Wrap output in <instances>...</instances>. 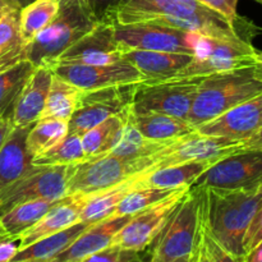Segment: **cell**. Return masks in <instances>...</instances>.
Returning <instances> with one entry per match:
<instances>
[{
    "label": "cell",
    "mask_w": 262,
    "mask_h": 262,
    "mask_svg": "<svg viewBox=\"0 0 262 262\" xmlns=\"http://www.w3.org/2000/svg\"><path fill=\"white\" fill-rule=\"evenodd\" d=\"M137 83L82 91L78 106L68 122V133L82 136L107 118L123 114L130 107Z\"/></svg>",
    "instance_id": "7c38bea8"
},
{
    "label": "cell",
    "mask_w": 262,
    "mask_h": 262,
    "mask_svg": "<svg viewBox=\"0 0 262 262\" xmlns=\"http://www.w3.org/2000/svg\"><path fill=\"white\" fill-rule=\"evenodd\" d=\"M256 77L262 82V51H257V59H256V64L253 67Z\"/></svg>",
    "instance_id": "7dc6e473"
},
{
    "label": "cell",
    "mask_w": 262,
    "mask_h": 262,
    "mask_svg": "<svg viewBox=\"0 0 262 262\" xmlns=\"http://www.w3.org/2000/svg\"><path fill=\"white\" fill-rule=\"evenodd\" d=\"M96 25L79 0H60L56 17L27 43V60L35 67L50 68L67 49Z\"/></svg>",
    "instance_id": "277c9868"
},
{
    "label": "cell",
    "mask_w": 262,
    "mask_h": 262,
    "mask_svg": "<svg viewBox=\"0 0 262 262\" xmlns=\"http://www.w3.org/2000/svg\"><path fill=\"white\" fill-rule=\"evenodd\" d=\"M60 0H33L19 10V31L26 43H30L54 18Z\"/></svg>",
    "instance_id": "4dcf8cb0"
},
{
    "label": "cell",
    "mask_w": 262,
    "mask_h": 262,
    "mask_svg": "<svg viewBox=\"0 0 262 262\" xmlns=\"http://www.w3.org/2000/svg\"><path fill=\"white\" fill-rule=\"evenodd\" d=\"M201 78H173L141 81L136 84L130 109L140 113H161L188 120Z\"/></svg>",
    "instance_id": "ba28073f"
},
{
    "label": "cell",
    "mask_w": 262,
    "mask_h": 262,
    "mask_svg": "<svg viewBox=\"0 0 262 262\" xmlns=\"http://www.w3.org/2000/svg\"><path fill=\"white\" fill-rule=\"evenodd\" d=\"M257 49L242 38H220L200 35L193 59L176 77L201 78L215 73L252 68L257 59Z\"/></svg>",
    "instance_id": "5b68a950"
},
{
    "label": "cell",
    "mask_w": 262,
    "mask_h": 262,
    "mask_svg": "<svg viewBox=\"0 0 262 262\" xmlns=\"http://www.w3.org/2000/svg\"><path fill=\"white\" fill-rule=\"evenodd\" d=\"M32 125L13 127L0 148V192L33 168V156L27 150V135Z\"/></svg>",
    "instance_id": "7402d4cb"
},
{
    "label": "cell",
    "mask_w": 262,
    "mask_h": 262,
    "mask_svg": "<svg viewBox=\"0 0 262 262\" xmlns=\"http://www.w3.org/2000/svg\"><path fill=\"white\" fill-rule=\"evenodd\" d=\"M86 160L82 137L79 135L68 133L55 146L49 148L43 154L32 159L33 165L54 166V165H73Z\"/></svg>",
    "instance_id": "e575fe53"
},
{
    "label": "cell",
    "mask_w": 262,
    "mask_h": 262,
    "mask_svg": "<svg viewBox=\"0 0 262 262\" xmlns=\"http://www.w3.org/2000/svg\"><path fill=\"white\" fill-rule=\"evenodd\" d=\"M13 127H14V125H13L10 115L0 118V148H2V146L4 145L5 140L8 138L9 133L12 132Z\"/></svg>",
    "instance_id": "f6af8a7d"
},
{
    "label": "cell",
    "mask_w": 262,
    "mask_h": 262,
    "mask_svg": "<svg viewBox=\"0 0 262 262\" xmlns=\"http://www.w3.org/2000/svg\"><path fill=\"white\" fill-rule=\"evenodd\" d=\"M18 262H40V261H18Z\"/></svg>",
    "instance_id": "db71d44e"
},
{
    "label": "cell",
    "mask_w": 262,
    "mask_h": 262,
    "mask_svg": "<svg viewBox=\"0 0 262 262\" xmlns=\"http://www.w3.org/2000/svg\"><path fill=\"white\" fill-rule=\"evenodd\" d=\"M178 188H135L119 202L114 215H135L163 201Z\"/></svg>",
    "instance_id": "d590c367"
},
{
    "label": "cell",
    "mask_w": 262,
    "mask_h": 262,
    "mask_svg": "<svg viewBox=\"0 0 262 262\" xmlns=\"http://www.w3.org/2000/svg\"><path fill=\"white\" fill-rule=\"evenodd\" d=\"M243 262H262V241L245 256Z\"/></svg>",
    "instance_id": "bcb514c9"
},
{
    "label": "cell",
    "mask_w": 262,
    "mask_h": 262,
    "mask_svg": "<svg viewBox=\"0 0 262 262\" xmlns=\"http://www.w3.org/2000/svg\"><path fill=\"white\" fill-rule=\"evenodd\" d=\"M143 171L141 158L123 159L113 154L94 156L71 168L68 194L94 196Z\"/></svg>",
    "instance_id": "9c48e42d"
},
{
    "label": "cell",
    "mask_w": 262,
    "mask_h": 262,
    "mask_svg": "<svg viewBox=\"0 0 262 262\" xmlns=\"http://www.w3.org/2000/svg\"><path fill=\"white\" fill-rule=\"evenodd\" d=\"M137 22L165 25L211 37L242 38L250 42L262 31L250 19L229 22L197 0H123L115 23Z\"/></svg>",
    "instance_id": "6da1fadb"
},
{
    "label": "cell",
    "mask_w": 262,
    "mask_h": 262,
    "mask_svg": "<svg viewBox=\"0 0 262 262\" xmlns=\"http://www.w3.org/2000/svg\"><path fill=\"white\" fill-rule=\"evenodd\" d=\"M199 225V192L191 186L152 242L154 262H166L191 255L196 246Z\"/></svg>",
    "instance_id": "52a82bcc"
},
{
    "label": "cell",
    "mask_w": 262,
    "mask_h": 262,
    "mask_svg": "<svg viewBox=\"0 0 262 262\" xmlns=\"http://www.w3.org/2000/svg\"><path fill=\"white\" fill-rule=\"evenodd\" d=\"M0 233H3V232H2V230H0Z\"/></svg>",
    "instance_id": "9f6ffc18"
},
{
    "label": "cell",
    "mask_w": 262,
    "mask_h": 262,
    "mask_svg": "<svg viewBox=\"0 0 262 262\" xmlns=\"http://www.w3.org/2000/svg\"><path fill=\"white\" fill-rule=\"evenodd\" d=\"M68 135V122L53 118H41L27 135V150L35 156L43 154Z\"/></svg>",
    "instance_id": "d6a6232c"
},
{
    "label": "cell",
    "mask_w": 262,
    "mask_h": 262,
    "mask_svg": "<svg viewBox=\"0 0 262 262\" xmlns=\"http://www.w3.org/2000/svg\"><path fill=\"white\" fill-rule=\"evenodd\" d=\"M53 71L49 67H35L12 107L10 118L14 127L32 125L41 118L50 89Z\"/></svg>",
    "instance_id": "ac0fdd59"
},
{
    "label": "cell",
    "mask_w": 262,
    "mask_h": 262,
    "mask_svg": "<svg viewBox=\"0 0 262 262\" xmlns=\"http://www.w3.org/2000/svg\"><path fill=\"white\" fill-rule=\"evenodd\" d=\"M193 56L187 54L165 51L124 49L123 60L132 64L143 76L145 81L168 79L176 77L192 61Z\"/></svg>",
    "instance_id": "44dd1931"
},
{
    "label": "cell",
    "mask_w": 262,
    "mask_h": 262,
    "mask_svg": "<svg viewBox=\"0 0 262 262\" xmlns=\"http://www.w3.org/2000/svg\"><path fill=\"white\" fill-rule=\"evenodd\" d=\"M262 128V94L247 100L194 129L205 136L245 141Z\"/></svg>",
    "instance_id": "e0dca14e"
},
{
    "label": "cell",
    "mask_w": 262,
    "mask_h": 262,
    "mask_svg": "<svg viewBox=\"0 0 262 262\" xmlns=\"http://www.w3.org/2000/svg\"><path fill=\"white\" fill-rule=\"evenodd\" d=\"M242 141L229 140L215 136H205L196 129L168 141L154 154L142 156L145 170L141 176L165 166L193 161H219L220 159L238 152Z\"/></svg>",
    "instance_id": "8992f818"
},
{
    "label": "cell",
    "mask_w": 262,
    "mask_h": 262,
    "mask_svg": "<svg viewBox=\"0 0 262 262\" xmlns=\"http://www.w3.org/2000/svg\"><path fill=\"white\" fill-rule=\"evenodd\" d=\"M33 71L35 66L26 59L7 71L0 72V118L10 115L20 90Z\"/></svg>",
    "instance_id": "836d02e7"
},
{
    "label": "cell",
    "mask_w": 262,
    "mask_h": 262,
    "mask_svg": "<svg viewBox=\"0 0 262 262\" xmlns=\"http://www.w3.org/2000/svg\"><path fill=\"white\" fill-rule=\"evenodd\" d=\"M96 23H115V15L123 0H79Z\"/></svg>",
    "instance_id": "8d00e7d4"
},
{
    "label": "cell",
    "mask_w": 262,
    "mask_h": 262,
    "mask_svg": "<svg viewBox=\"0 0 262 262\" xmlns=\"http://www.w3.org/2000/svg\"><path fill=\"white\" fill-rule=\"evenodd\" d=\"M197 2L206 7L207 9L223 15L225 19L232 23H241L246 19V18L238 15L237 13L239 0H197Z\"/></svg>",
    "instance_id": "ab89813d"
},
{
    "label": "cell",
    "mask_w": 262,
    "mask_h": 262,
    "mask_svg": "<svg viewBox=\"0 0 262 262\" xmlns=\"http://www.w3.org/2000/svg\"><path fill=\"white\" fill-rule=\"evenodd\" d=\"M130 262H154V260H152V257H150L147 261H145V260H142V258L140 257V255H137Z\"/></svg>",
    "instance_id": "816d5d0a"
},
{
    "label": "cell",
    "mask_w": 262,
    "mask_h": 262,
    "mask_svg": "<svg viewBox=\"0 0 262 262\" xmlns=\"http://www.w3.org/2000/svg\"><path fill=\"white\" fill-rule=\"evenodd\" d=\"M137 176L127 179L123 183L118 184V186L113 187L107 191L90 196L89 201L86 202L81 215H79V222L91 225L113 216L115 214V210H117L119 202L132 189H135Z\"/></svg>",
    "instance_id": "f1b7e54d"
},
{
    "label": "cell",
    "mask_w": 262,
    "mask_h": 262,
    "mask_svg": "<svg viewBox=\"0 0 262 262\" xmlns=\"http://www.w3.org/2000/svg\"><path fill=\"white\" fill-rule=\"evenodd\" d=\"M191 262H210L209 256H207L206 247H205L204 238H202L201 227L199 225V234H197L196 246L191 253Z\"/></svg>",
    "instance_id": "7bdbcfd3"
},
{
    "label": "cell",
    "mask_w": 262,
    "mask_h": 262,
    "mask_svg": "<svg viewBox=\"0 0 262 262\" xmlns=\"http://www.w3.org/2000/svg\"><path fill=\"white\" fill-rule=\"evenodd\" d=\"M114 35L123 49L194 55L200 33L156 23H114Z\"/></svg>",
    "instance_id": "30bf717a"
},
{
    "label": "cell",
    "mask_w": 262,
    "mask_h": 262,
    "mask_svg": "<svg viewBox=\"0 0 262 262\" xmlns=\"http://www.w3.org/2000/svg\"><path fill=\"white\" fill-rule=\"evenodd\" d=\"M214 163L215 161H193V163L165 166L143 176L138 174L135 188L152 187V188L174 189L189 187Z\"/></svg>",
    "instance_id": "603a6c76"
},
{
    "label": "cell",
    "mask_w": 262,
    "mask_h": 262,
    "mask_svg": "<svg viewBox=\"0 0 262 262\" xmlns=\"http://www.w3.org/2000/svg\"><path fill=\"white\" fill-rule=\"evenodd\" d=\"M132 118L136 128L143 137L158 142L181 137L194 129L187 120L161 113L148 112L135 114L132 112Z\"/></svg>",
    "instance_id": "484cf974"
},
{
    "label": "cell",
    "mask_w": 262,
    "mask_h": 262,
    "mask_svg": "<svg viewBox=\"0 0 262 262\" xmlns=\"http://www.w3.org/2000/svg\"><path fill=\"white\" fill-rule=\"evenodd\" d=\"M87 201L89 196L83 194H68L59 200L33 227L19 235V250L78 223Z\"/></svg>",
    "instance_id": "ffe728a7"
},
{
    "label": "cell",
    "mask_w": 262,
    "mask_h": 262,
    "mask_svg": "<svg viewBox=\"0 0 262 262\" xmlns=\"http://www.w3.org/2000/svg\"><path fill=\"white\" fill-rule=\"evenodd\" d=\"M262 241V206L256 211L253 217L248 224L247 230L243 237V251L245 256L255 248Z\"/></svg>",
    "instance_id": "60d3db41"
},
{
    "label": "cell",
    "mask_w": 262,
    "mask_h": 262,
    "mask_svg": "<svg viewBox=\"0 0 262 262\" xmlns=\"http://www.w3.org/2000/svg\"><path fill=\"white\" fill-rule=\"evenodd\" d=\"M81 95V89L69 83L61 77L53 74V79H51L50 89H49L45 107H43L41 118H53V119L69 122V119L78 106Z\"/></svg>",
    "instance_id": "f546056e"
},
{
    "label": "cell",
    "mask_w": 262,
    "mask_h": 262,
    "mask_svg": "<svg viewBox=\"0 0 262 262\" xmlns=\"http://www.w3.org/2000/svg\"><path fill=\"white\" fill-rule=\"evenodd\" d=\"M261 94L253 67L201 77L187 122L196 128Z\"/></svg>",
    "instance_id": "3957f363"
},
{
    "label": "cell",
    "mask_w": 262,
    "mask_h": 262,
    "mask_svg": "<svg viewBox=\"0 0 262 262\" xmlns=\"http://www.w3.org/2000/svg\"><path fill=\"white\" fill-rule=\"evenodd\" d=\"M137 255L140 253L112 245L77 262H130Z\"/></svg>",
    "instance_id": "f35d334b"
},
{
    "label": "cell",
    "mask_w": 262,
    "mask_h": 262,
    "mask_svg": "<svg viewBox=\"0 0 262 262\" xmlns=\"http://www.w3.org/2000/svg\"><path fill=\"white\" fill-rule=\"evenodd\" d=\"M10 7H13V5H10L9 3L5 2V0H0V19H2L3 15L5 14V12H7Z\"/></svg>",
    "instance_id": "681fc988"
},
{
    "label": "cell",
    "mask_w": 262,
    "mask_h": 262,
    "mask_svg": "<svg viewBox=\"0 0 262 262\" xmlns=\"http://www.w3.org/2000/svg\"><path fill=\"white\" fill-rule=\"evenodd\" d=\"M124 49L114 35V25L97 23L89 33L67 49L56 63L107 66L123 60Z\"/></svg>",
    "instance_id": "2e32d148"
},
{
    "label": "cell",
    "mask_w": 262,
    "mask_h": 262,
    "mask_svg": "<svg viewBox=\"0 0 262 262\" xmlns=\"http://www.w3.org/2000/svg\"><path fill=\"white\" fill-rule=\"evenodd\" d=\"M59 200H32L20 202L0 215V230L9 237L20 234L36 224Z\"/></svg>",
    "instance_id": "4316f807"
},
{
    "label": "cell",
    "mask_w": 262,
    "mask_h": 262,
    "mask_svg": "<svg viewBox=\"0 0 262 262\" xmlns=\"http://www.w3.org/2000/svg\"><path fill=\"white\" fill-rule=\"evenodd\" d=\"M238 151H262V128L247 140L242 141Z\"/></svg>",
    "instance_id": "ee69618b"
},
{
    "label": "cell",
    "mask_w": 262,
    "mask_h": 262,
    "mask_svg": "<svg viewBox=\"0 0 262 262\" xmlns=\"http://www.w3.org/2000/svg\"><path fill=\"white\" fill-rule=\"evenodd\" d=\"M256 2H258V3H261V4H262V0H256Z\"/></svg>",
    "instance_id": "11a10c76"
},
{
    "label": "cell",
    "mask_w": 262,
    "mask_h": 262,
    "mask_svg": "<svg viewBox=\"0 0 262 262\" xmlns=\"http://www.w3.org/2000/svg\"><path fill=\"white\" fill-rule=\"evenodd\" d=\"M19 10L10 7L0 19V72L27 59V43L19 31Z\"/></svg>",
    "instance_id": "d4e9b609"
},
{
    "label": "cell",
    "mask_w": 262,
    "mask_h": 262,
    "mask_svg": "<svg viewBox=\"0 0 262 262\" xmlns=\"http://www.w3.org/2000/svg\"><path fill=\"white\" fill-rule=\"evenodd\" d=\"M257 189H258V191H261V192H262V183L260 184V187H258V188H257Z\"/></svg>",
    "instance_id": "f5cc1de1"
},
{
    "label": "cell",
    "mask_w": 262,
    "mask_h": 262,
    "mask_svg": "<svg viewBox=\"0 0 262 262\" xmlns=\"http://www.w3.org/2000/svg\"><path fill=\"white\" fill-rule=\"evenodd\" d=\"M72 165L37 166L0 192V215L20 202L61 200L68 196Z\"/></svg>",
    "instance_id": "8fae6325"
},
{
    "label": "cell",
    "mask_w": 262,
    "mask_h": 262,
    "mask_svg": "<svg viewBox=\"0 0 262 262\" xmlns=\"http://www.w3.org/2000/svg\"><path fill=\"white\" fill-rule=\"evenodd\" d=\"M194 188L199 192L205 224L210 234L228 252L243 261V237L251 219L262 206V192L212 187Z\"/></svg>",
    "instance_id": "7a4b0ae2"
},
{
    "label": "cell",
    "mask_w": 262,
    "mask_h": 262,
    "mask_svg": "<svg viewBox=\"0 0 262 262\" xmlns=\"http://www.w3.org/2000/svg\"><path fill=\"white\" fill-rule=\"evenodd\" d=\"M54 74L74 84L82 91L123 86L145 81L142 74L125 60L107 66H87L76 63H55L50 67Z\"/></svg>",
    "instance_id": "9a60e30c"
},
{
    "label": "cell",
    "mask_w": 262,
    "mask_h": 262,
    "mask_svg": "<svg viewBox=\"0 0 262 262\" xmlns=\"http://www.w3.org/2000/svg\"><path fill=\"white\" fill-rule=\"evenodd\" d=\"M261 183L262 151H238L212 164L192 186L222 189H257Z\"/></svg>",
    "instance_id": "4fadbf2b"
},
{
    "label": "cell",
    "mask_w": 262,
    "mask_h": 262,
    "mask_svg": "<svg viewBox=\"0 0 262 262\" xmlns=\"http://www.w3.org/2000/svg\"><path fill=\"white\" fill-rule=\"evenodd\" d=\"M189 187H181L163 201L132 215L124 227L115 234L112 245L137 253L145 251L156 239Z\"/></svg>",
    "instance_id": "5bb4252c"
},
{
    "label": "cell",
    "mask_w": 262,
    "mask_h": 262,
    "mask_svg": "<svg viewBox=\"0 0 262 262\" xmlns=\"http://www.w3.org/2000/svg\"><path fill=\"white\" fill-rule=\"evenodd\" d=\"M200 227H201L202 238H204L205 247H206V252L207 256H209L210 262H243L242 260L235 257V256H233L230 252H228V251L225 250V248L223 247L211 234H210L209 230H207L206 228V224H205L201 205H200Z\"/></svg>",
    "instance_id": "74e56055"
},
{
    "label": "cell",
    "mask_w": 262,
    "mask_h": 262,
    "mask_svg": "<svg viewBox=\"0 0 262 262\" xmlns=\"http://www.w3.org/2000/svg\"><path fill=\"white\" fill-rule=\"evenodd\" d=\"M129 109L125 110L123 114L107 118L81 136L86 159L109 154L117 146Z\"/></svg>",
    "instance_id": "83f0119b"
},
{
    "label": "cell",
    "mask_w": 262,
    "mask_h": 262,
    "mask_svg": "<svg viewBox=\"0 0 262 262\" xmlns=\"http://www.w3.org/2000/svg\"><path fill=\"white\" fill-rule=\"evenodd\" d=\"M5 2L9 3L10 5H13V7L18 8V9H20V8H23L25 5L30 4V3H32L33 0H5Z\"/></svg>",
    "instance_id": "c3c4849f"
},
{
    "label": "cell",
    "mask_w": 262,
    "mask_h": 262,
    "mask_svg": "<svg viewBox=\"0 0 262 262\" xmlns=\"http://www.w3.org/2000/svg\"><path fill=\"white\" fill-rule=\"evenodd\" d=\"M166 262H191V255L184 256V257H181V258H176V260H171V261H166Z\"/></svg>",
    "instance_id": "f907efd6"
},
{
    "label": "cell",
    "mask_w": 262,
    "mask_h": 262,
    "mask_svg": "<svg viewBox=\"0 0 262 262\" xmlns=\"http://www.w3.org/2000/svg\"><path fill=\"white\" fill-rule=\"evenodd\" d=\"M19 251V238L0 233V262H12Z\"/></svg>",
    "instance_id": "b9f144b4"
},
{
    "label": "cell",
    "mask_w": 262,
    "mask_h": 262,
    "mask_svg": "<svg viewBox=\"0 0 262 262\" xmlns=\"http://www.w3.org/2000/svg\"><path fill=\"white\" fill-rule=\"evenodd\" d=\"M92 225V224H91ZM90 224L84 223H76L66 229L60 230L58 233L48 235L27 247L18 251L15 257L12 262L18 261H40V262H50L55 256L63 252L82 232L87 229Z\"/></svg>",
    "instance_id": "cb8c5ba5"
},
{
    "label": "cell",
    "mask_w": 262,
    "mask_h": 262,
    "mask_svg": "<svg viewBox=\"0 0 262 262\" xmlns=\"http://www.w3.org/2000/svg\"><path fill=\"white\" fill-rule=\"evenodd\" d=\"M170 141V140H169ZM168 141H150L143 137L136 128L132 118V109H129L123 127L119 142L109 154L123 159H137L147 156L163 147Z\"/></svg>",
    "instance_id": "1f68e13d"
},
{
    "label": "cell",
    "mask_w": 262,
    "mask_h": 262,
    "mask_svg": "<svg viewBox=\"0 0 262 262\" xmlns=\"http://www.w3.org/2000/svg\"><path fill=\"white\" fill-rule=\"evenodd\" d=\"M132 215H113L92 224L82 232L63 252L50 262H77L112 246L115 234L124 227Z\"/></svg>",
    "instance_id": "d6986e66"
}]
</instances>
